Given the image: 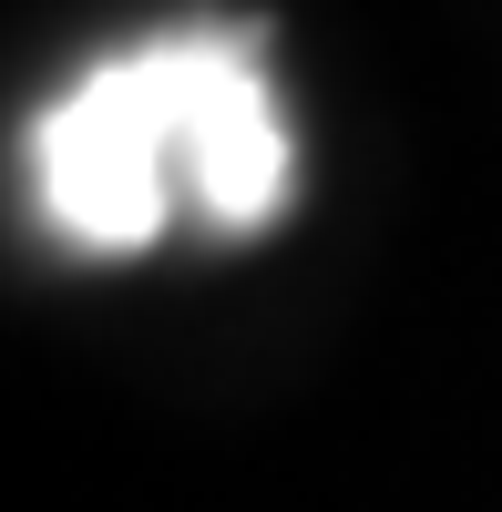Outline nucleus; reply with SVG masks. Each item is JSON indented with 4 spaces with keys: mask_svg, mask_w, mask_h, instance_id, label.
Here are the masks:
<instances>
[{
    "mask_svg": "<svg viewBox=\"0 0 502 512\" xmlns=\"http://www.w3.org/2000/svg\"><path fill=\"white\" fill-rule=\"evenodd\" d=\"M31 205L82 256H144L185 216V21L93 62L31 123Z\"/></svg>",
    "mask_w": 502,
    "mask_h": 512,
    "instance_id": "obj_1",
    "label": "nucleus"
},
{
    "mask_svg": "<svg viewBox=\"0 0 502 512\" xmlns=\"http://www.w3.org/2000/svg\"><path fill=\"white\" fill-rule=\"evenodd\" d=\"M298 205V134L267 82V21H185V216L267 236Z\"/></svg>",
    "mask_w": 502,
    "mask_h": 512,
    "instance_id": "obj_2",
    "label": "nucleus"
}]
</instances>
